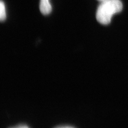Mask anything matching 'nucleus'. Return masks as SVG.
Wrapping results in <instances>:
<instances>
[{
  "instance_id": "5",
  "label": "nucleus",
  "mask_w": 128,
  "mask_h": 128,
  "mask_svg": "<svg viewBox=\"0 0 128 128\" xmlns=\"http://www.w3.org/2000/svg\"><path fill=\"white\" fill-rule=\"evenodd\" d=\"M56 128H74L71 127H69V126H63V127H60Z\"/></svg>"
},
{
  "instance_id": "2",
  "label": "nucleus",
  "mask_w": 128,
  "mask_h": 128,
  "mask_svg": "<svg viewBox=\"0 0 128 128\" xmlns=\"http://www.w3.org/2000/svg\"><path fill=\"white\" fill-rule=\"evenodd\" d=\"M40 9L41 13L44 15L50 14L52 10V7L49 0H40Z\"/></svg>"
},
{
  "instance_id": "3",
  "label": "nucleus",
  "mask_w": 128,
  "mask_h": 128,
  "mask_svg": "<svg viewBox=\"0 0 128 128\" xmlns=\"http://www.w3.org/2000/svg\"><path fill=\"white\" fill-rule=\"evenodd\" d=\"M6 18V14L5 10L4 3L0 0V19L1 22L4 21Z\"/></svg>"
},
{
  "instance_id": "4",
  "label": "nucleus",
  "mask_w": 128,
  "mask_h": 128,
  "mask_svg": "<svg viewBox=\"0 0 128 128\" xmlns=\"http://www.w3.org/2000/svg\"><path fill=\"white\" fill-rule=\"evenodd\" d=\"M28 128V127L27 126L25 125H20V126H18V127H15V128Z\"/></svg>"
},
{
  "instance_id": "1",
  "label": "nucleus",
  "mask_w": 128,
  "mask_h": 128,
  "mask_svg": "<svg viewBox=\"0 0 128 128\" xmlns=\"http://www.w3.org/2000/svg\"><path fill=\"white\" fill-rule=\"evenodd\" d=\"M122 9V4L120 0H105L99 6L96 18L97 21L104 25L109 24L112 16L119 13Z\"/></svg>"
},
{
  "instance_id": "6",
  "label": "nucleus",
  "mask_w": 128,
  "mask_h": 128,
  "mask_svg": "<svg viewBox=\"0 0 128 128\" xmlns=\"http://www.w3.org/2000/svg\"><path fill=\"white\" fill-rule=\"evenodd\" d=\"M99 0V1H100V2H103V1H104V0Z\"/></svg>"
}]
</instances>
